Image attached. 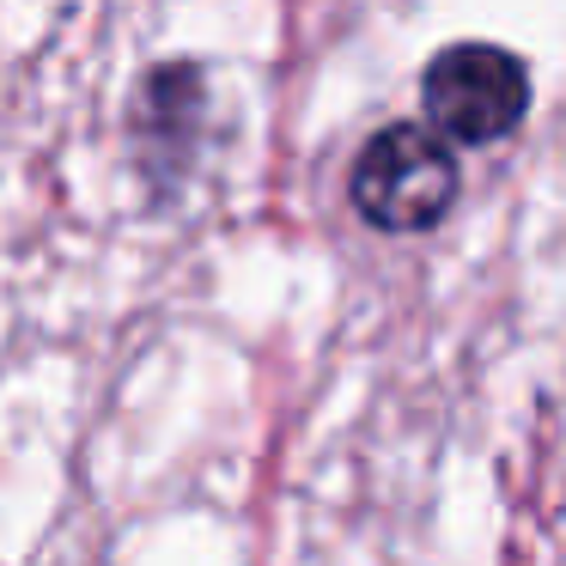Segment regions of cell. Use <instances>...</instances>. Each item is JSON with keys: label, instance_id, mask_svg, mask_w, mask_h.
I'll return each mask as SVG.
<instances>
[{"label": "cell", "instance_id": "cell-1", "mask_svg": "<svg viewBox=\"0 0 566 566\" xmlns=\"http://www.w3.org/2000/svg\"><path fill=\"white\" fill-rule=\"evenodd\" d=\"M451 201H457V159L420 123H390L354 159V208L359 220L384 226V232L439 226L451 213Z\"/></svg>", "mask_w": 566, "mask_h": 566}, {"label": "cell", "instance_id": "cell-2", "mask_svg": "<svg viewBox=\"0 0 566 566\" xmlns=\"http://www.w3.org/2000/svg\"><path fill=\"white\" fill-rule=\"evenodd\" d=\"M420 98H427V123L439 135L463 140V147H488L524 123L530 74L500 43H451L444 55H432Z\"/></svg>", "mask_w": 566, "mask_h": 566}]
</instances>
